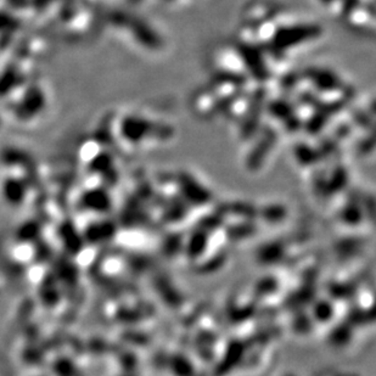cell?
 Returning <instances> with one entry per match:
<instances>
[{
	"label": "cell",
	"mask_w": 376,
	"mask_h": 376,
	"mask_svg": "<svg viewBox=\"0 0 376 376\" xmlns=\"http://www.w3.org/2000/svg\"><path fill=\"white\" fill-rule=\"evenodd\" d=\"M323 33L321 26L314 22H276L269 46L262 49L264 55L271 54L278 64L286 58V51L319 39Z\"/></svg>",
	"instance_id": "obj_1"
},
{
	"label": "cell",
	"mask_w": 376,
	"mask_h": 376,
	"mask_svg": "<svg viewBox=\"0 0 376 376\" xmlns=\"http://www.w3.org/2000/svg\"><path fill=\"white\" fill-rule=\"evenodd\" d=\"M124 124H126L129 138L134 139V140H142V139L147 138L166 140L173 135V130L170 126L150 121V119H142V117L134 116V117L126 119Z\"/></svg>",
	"instance_id": "obj_2"
},
{
	"label": "cell",
	"mask_w": 376,
	"mask_h": 376,
	"mask_svg": "<svg viewBox=\"0 0 376 376\" xmlns=\"http://www.w3.org/2000/svg\"><path fill=\"white\" fill-rule=\"evenodd\" d=\"M319 1H321V4L328 5V6H336L342 0H319Z\"/></svg>",
	"instance_id": "obj_3"
}]
</instances>
